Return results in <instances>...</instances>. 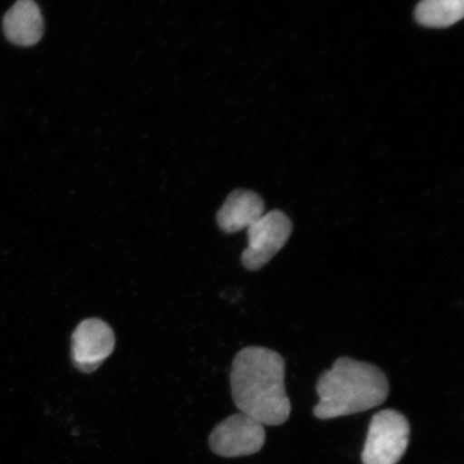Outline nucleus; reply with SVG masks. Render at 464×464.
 Wrapping results in <instances>:
<instances>
[{
  "instance_id": "obj_5",
  "label": "nucleus",
  "mask_w": 464,
  "mask_h": 464,
  "mask_svg": "<svg viewBox=\"0 0 464 464\" xmlns=\"http://www.w3.org/2000/svg\"><path fill=\"white\" fill-rule=\"evenodd\" d=\"M265 442L264 425L241 411L220 421L208 438L214 454L225 458L256 454Z\"/></svg>"
},
{
  "instance_id": "obj_1",
  "label": "nucleus",
  "mask_w": 464,
  "mask_h": 464,
  "mask_svg": "<svg viewBox=\"0 0 464 464\" xmlns=\"http://www.w3.org/2000/svg\"><path fill=\"white\" fill-rule=\"evenodd\" d=\"M232 400L241 413L264 426L285 423L292 404L285 387V362L276 351L261 346L243 348L232 362Z\"/></svg>"
},
{
  "instance_id": "obj_8",
  "label": "nucleus",
  "mask_w": 464,
  "mask_h": 464,
  "mask_svg": "<svg viewBox=\"0 0 464 464\" xmlns=\"http://www.w3.org/2000/svg\"><path fill=\"white\" fill-rule=\"evenodd\" d=\"M4 31L11 43L31 46L44 34L42 11L34 0H17L4 19Z\"/></svg>"
},
{
  "instance_id": "obj_9",
  "label": "nucleus",
  "mask_w": 464,
  "mask_h": 464,
  "mask_svg": "<svg viewBox=\"0 0 464 464\" xmlns=\"http://www.w3.org/2000/svg\"><path fill=\"white\" fill-rule=\"evenodd\" d=\"M464 0H421L415 9V19L420 25L444 28L462 20Z\"/></svg>"
},
{
  "instance_id": "obj_3",
  "label": "nucleus",
  "mask_w": 464,
  "mask_h": 464,
  "mask_svg": "<svg viewBox=\"0 0 464 464\" xmlns=\"http://www.w3.org/2000/svg\"><path fill=\"white\" fill-rule=\"evenodd\" d=\"M411 428L396 410H384L371 420L362 451L363 464H397L410 443Z\"/></svg>"
},
{
  "instance_id": "obj_7",
  "label": "nucleus",
  "mask_w": 464,
  "mask_h": 464,
  "mask_svg": "<svg viewBox=\"0 0 464 464\" xmlns=\"http://www.w3.org/2000/svg\"><path fill=\"white\" fill-rule=\"evenodd\" d=\"M265 214V202L254 191L236 189L227 197L218 212V225L226 234L247 229Z\"/></svg>"
},
{
  "instance_id": "obj_2",
  "label": "nucleus",
  "mask_w": 464,
  "mask_h": 464,
  "mask_svg": "<svg viewBox=\"0 0 464 464\" xmlns=\"http://www.w3.org/2000/svg\"><path fill=\"white\" fill-rule=\"evenodd\" d=\"M316 392L319 400L313 413L326 420L377 408L386 401L390 382L376 365L341 357L319 376Z\"/></svg>"
},
{
  "instance_id": "obj_4",
  "label": "nucleus",
  "mask_w": 464,
  "mask_h": 464,
  "mask_svg": "<svg viewBox=\"0 0 464 464\" xmlns=\"http://www.w3.org/2000/svg\"><path fill=\"white\" fill-rule=\"evenodd\" d=\"M246 230L248 246L241 261L247 270L258 271L286 245L293 223L285 213L274 210L265 213Z\"/></svg>"
},
{
  "instance_id": "obj_6",
  "label": "nucleus",
  "mask_w": 464,
  "mask_h": 464,
  "mask_svg": "<svg viewBox=\"0 0 464 464\" xmlns=\"http://www.w3.org/2000/svg\"><path fill=\"white\" fill-rule=\"evenodd\" d=\"M115 336L111 327L100 318L85 319L75 328L72 339V358L81 372L92 373L111 355Z\"/></svg>"
}]
</instances>
